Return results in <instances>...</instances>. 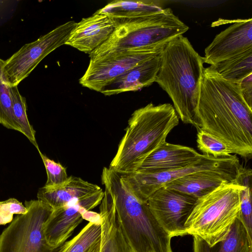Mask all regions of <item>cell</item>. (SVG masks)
<instances>
[{
  "label": "cell",
  "instance_id": "cell-21",
  "mask_svg": "<svg viewBox=\"0 0 252 252\" xmlns=\"http://www.w3.org/2000/svg\"><path fill=\"white\" fill-rule=\"evenodd\" d=\"M193 252H252V239L237 218L226 237L213 246L193 236Z\"/></svg>",
  "mask_w": 252,
  "mask_h": 252
},
{
  "label": "cell",
  "instance_id": "cell-11",
  "mask_svg": "<svg viewBox=\"0 0 252 252\" xmlns=\"http://www.w3.org/2000/svg\"><path fill=\"white\" fill-rule=\"evenodd\" d=\"M197 199L163 186L154 192L147 202L155 219L172 238L187 235L185 224Z\"/></svg>",
  "mask_w": 252,
  "mask_h": 252
},
{
  "label": "cell",
  "instance_id": "cell-28",
  "mask_svg": "<svg viewBox=\"0 0 252 252\" xmlns=\"http://www.w3.org/2000/svg\"><path fill=\"white\" fill-rule=\"evenodd\" d=\"M37 150L44 164L47 175V180L44 186L54 188L64 184L69 177L66 168L60 163L50 159L43 155L39 149Z\"/></svg>",
  "mask_w": 252,
  "mask_h": 252
},
{
  "label": "cell",
  "instance_id": "cell-24",
  "mask_svg": "<svg viewBox=\"0 0 252 252\" xmlns=\"http://www.w3.org/2000/svg\"><path fill=\"white\" fill-rule=\"evenodd\" d=\"M4 61L0 58V124L7 128L22 132L13 114L10 87L3 71Z\"/></svg>",
  "mask_w": 252,
  "mask_h": 252
},
{
  "label": "cell",
  "instance_id": "cell-14",
  "mask_svg": "<svg viewBox=\"0 0 252 252\" xmlns=\"http://www.w3.org/2000/svg\"><path fill=\"white\" fill-rule=\"evenodd\" d=\"M115 28L108 17L96 11L76 23L65 44L90 54L109 37Z\"/></svg>",
  "mask_w": 252,
  "mask_h": 252
},
{
  "label": "cell",
  "instance_id": "cell-9",
  "mask_svg": "<svg viewBox=\"0 0 252 252\" xmlns=\"http://www.w3.org/2000/svg\"><path fill=\"white\" fill-rule=\"evenodd\" d=\"M76 24L71 20L58 26L4 61L3 71L9 86H18L46 56L65 44Z\"/></svg>",
  "mask_w": 252,
  "mask_h": 252
},
{
  "label": "cell",
  "instance_id": "cell-3",
  "mask_svg": "<svg viewBox=\"0 0 252 252\" xmlns=\"http://www.w3.org/2000/svg\"><path fill=\"white\" fill-rule=\"evenodd\" d=\"M179 120L170 103H152L131 115L109 168L120 175L137 171L144 160L166 141Z\"/></svg>",
  "mask_w": 252,
  "mask_h": 252
},
{
  "label": "cell",
  "instance_id": "cell-19",
  "mask_svg": "<svg viewBox=\"0 0 252 252\" xmlns=\"http://www.w3.org/2000/svg\"><path fill=\"white\" fill-rule=\"evenodd\" d=\"M101 189L82 179L70 176L63 185L54 188L43 186L38 189L37 197L52 209L63 207L76 200L91 195Z\"/></svg>",
  "mask_w": 252,
  "mask_h": 252
},
{
  "label": "cell",
  "instance_id": "cell-25",
  "mask_svg": "<svg viewBox=\"0 0 252 252\" xmlns=\"http://www.w3.org/2000/svg\"><path fill=\"white\" fill-rule=\"evenodd\" d=\"M9 87L13 102L14 116L21 127L22 133L38 150L39 147L35 136V131L30 124L27 114L26 98L20 94L17 86Z\"/></svg>",
  "mask_w": 252,
  "mask_h": 252
},
{
  "label": "cell",
  "instance_id": "cell-23",
  "mask_svg": "<svg viewBox=\"0 0 252 252\" xmlns=\"http://www.w3.org/2000/svg\"><path fill=\"white\" fill-rule=\"evenodd\" d=\"M223 78L236 84L252 74V50L211 65Z\"/></svg>",
  "mask_w": 252,
  "mask_h": 252
},
{
  "label": "cell",
  "instance_id": "cell-26",
  "mask_svg": "<svg viewBox=\"0 0 252 252\" xmlns=\"http://www.w3.org/2000/svg\"><path fill=\"white\" fill-rule=\"evenodd\" d=\"M240 178L245 188L240 196V209L238 219L245 227L250 239L252 236V170L243 168Z\"/></svg>",
  "mask_w": 252,
  "mask_h": 252
},
{
  "label": "cell",
  "instance_id": "cell-29",
  "mask_svg": "<svg viewBox=\"0 0 252 252\" xmlns=\"http://www.w3.org/2000/svg\"><path fill=\"white\" fill-rule=\"evenodd\" d=\"M27 211L25 206L15 198L0 201V225L11 222L14 214H24Z\"/></svg>",
  "mask_w": 252,
  "mask_h": 252
},
{
  "label": "cell",
  "instance_id": "cell-17",
  "mask_svg": "<svg viewBox=\"0 0 252 252\" xmlns=\"http://www.w3.org/2000/svg\"><path fill=\"white\" fill-rule=\"evenodd\" d=\"M159 52L126 71L100 92L105 95L137 91L155 82L160 63Z\"/></svg>",
  "mask_w": 252,
  "mask_h": 252
},
{
  "label": "cell",
  "instance_id": "cell-8",
  "mask_svg": "<svg viewBox=\"0 0 252 252\" xmlns=\"http://www.w3.org/2000/svg\"><path fill=\"white\" fill-rule=\"evenodd\" d=\"M242 166L236 156L216 158L203 154L200 159L183 168L158 172L137 170L121 176L123 183L130 191L141 201L147 202L158 189L188 175L205 170L230 169Z\"/></svg>",
  "mask_w": 252,
  "mask_h": 252
},
{
  "label": "cell",
  "instance_id": "cell-30",
  "mask_svg": "<svg viewBox=\"0 0 252 252\" xmlns=\"http://www.w3.org/2000/svg\"><path fill=\"white\" fill-rule=\"evenodd\" d=\"M239 88L244 99L249 107L252 108V74L241 81Z\"/></svg>",
  "mask_w": 252,
  "mask_h": 252
},
{
  "label": "cell",
  "instance_id": "cell-13",
  "mask_svg": "<svg viewBox=\"0 0 252 252\" xmlns=\"http://www.w3.org/2000/svg\"><path fill=\"white\" fill-rule=\"evenodd\" d=\"M205 48L204 63L214 65L252 50V19H237Z\"/></svg>",
  "mask_w": 252,
  "mask_h": 252
},
{
  "label": "cell",
  "instance_id": "cell-16",
  "mask_svg": "<svg viewBox=\"0 0 252 252\" xmlns=\"http://www.w3.org/2000/svg\"><path fill=\"white\" fill-rule=\"evenodd\" d=\"M203 156L192 148L165 141L144 160L137 170L158 172L183 168Z\"/></svg>",
  "mask_w": 252,
  "mask_h": 252
},
{
  "label": "cell",
  "instance_id": "cell-15",
  "mask_svg": "<svg viewBox=\"0 0 252 252\" xmlns=\"http://www.w3.org/2000/svg\"><path fill=\"white\" fill-rule=\"evenodd\" d=\"M243 168L242 166L230 169L199 171L174 180L164 187L198 199L212 191L223 183L236 179Z\"/></svg>",
  "mask_w": 252,
  "mask_h": 252
},
{
  "label": "cell",
  "instance_id": "cell-5",
  "mask_svg": "<svg viewBox=\"0 0 252 252\" xmlns=\"http://www.w3.org/2000/svg\"><path fill=\"white\" fill-rule=\"evenodd\" d=\"M240 173L235 180L223 183L197 199L185 224L187 235L198 236L210 246L226 237L240 212L241 193L245 188Z\"/></svg>",
  "mask_w": 252,
  "mask_h": 252
},
{
  "label": "cell",
  "instance_id": "cell-12",
  "mask_svg": "<svg viewBox=\"0 0 252 252\" xmlns=\"http://www.w3.org/2000/svg\"><path fill=\"white\" fill-rule=\"evenodd\" d=\"M103 196L101 189L91 195L52 209L44 226L47 244L54 249L63 245L83 221L85 214L100 204Z\"/></svg>",
  "mask_w": 252,
  "mask_h": 252
},
{
  "label": "cell",
  "instance_id": "cell-20",
  "mask_svg": "<svg viewBox=\"0 0 252 252\" xmlns=\"http://www.w3.org/2000/svg\"><path fill=\"white\" fill-rule=\"evenodd\" d=\"M101 236L100 252H126V240L118 221L114 204L105 189L100 204Z\"/></svg>",
  "mask_w": 252,
  "mask_h": 252
},
{
  "label": "cell",
  "instance_id": "cell-7",
  "mask_svg": "<svg viewBox=\"0 0 252 252\" xmlns=\"http://www.w3.org/2000/svg\"><path fill=\"white\" fill-rule=\"evenodd\" d=\"M25 206L27 212L17 215L0 235V252H55L44 233L52 208L38 199L25 201Z\"/></svg>",
  "mask_w": 252,
  "mask_h": 252
},
{
  "label": "cell",
  "instance_id": "cell-1",
  "mask_svg": "<svg viewBox=\"0 0 252 252\" xmlns=\"http://www.w3.org/2000/svg\"><path fill=\"white\" fill-rule=\"evenodd\" d=\"M196 117L197 130L220 139L232 154L252 158V108L239 84L226 80L211 65L203 70Z\"/></svg>",
  "mask_w": 252,
  "mask_h": 252
},
{
  "label": "cell",
  "instance_id": "cell-6",
  "mask_svg": "<svg viewBox=\"0 0 252 252\" xmlns=\"http://www.w3.org/2000/svg\"><path fill=\"white\" fill-rule=\"evenodd\" d=\"M189 29L171 8H164L148 18L116 27L109 37L89 56L91 58L164 45Z\"/></svg>",
  "mask_w": 252,
  "mask_h": 252
},
{
  "label": "cell",
  "instance_id": "cell-18",
  "mask_svg": "<svg viewBox=\"0 0 252 252\" xmlns=\"http://www.w3.org/2000/svg\"><path fill=\"white\" fill-rule=\"evenodd\" d=\"M164 9L160 1L116 0L96 12L108 17L115 27L148 18Z\"/></svg>",
  "mask_w": 252,
  "mask_h": 252
},
{
  "label": "cell",
  "instance_id": "cell-2",
  "mask_svg": "<svg viewBox=\"0 0 252 252\" xmlns=\"http://www.w3.org/2000/svg\"><path fill=\"white\" fill-rule=\"evenodd\" d=\"M202 57L180 35L164 45L155 82L166 92L179 119L196 128V111L204 70Z\"/></svg>",
  "mask_w": 252,
  "mask_h": 252
},
{
  "label": "cell",
  "instance_id": "cell-10",
  "mask_svg": "<svg viewBox=\"0 0 252 252\" xmlns=\"http://www.w3.org/2000/svg\"><path fill=\"white\" fill-rule=\"evenodd\" d=\"M164 45L91 58L85 73L79 79V83L83 87L100 92L126 71L160 52Z\"/></svg>",
  "mask_w": 252,
  "mask_h": 252
},
{
  "label": "cell",
  "instance_id": "cell-27",
  "mask_svg": "<svg viewBox=\"0 0 252 252\" xmlns=\"http://www.w3.org/2000/svg\"><path fill=\"white\" fill-rule=\"evenodd\" d=\"M197 147L204 155L214 158L229 157L232 153L222 141L210 133L201 129L197 130Z\"/></svg>",
  "mask_w": 252,
  "mask_h": 252
},
{
  "label": "cell",
  "instance_id": "cell-31",
  "mask_svg": "<svg viewBox=\"0 0 252 252\" xmlns=\"http://www.w3.org/2000/svg\"><path fill=\"white\" fill-rule=\"evenodd\" d=\"M126 252H135L130 247L128 243L126 241Z\"/></svg>",
  "mask_w": 252,
  "mask_h": 252
},
{
  "label": "cell",
  "instance_id": "cell-4",
  "mask_svg": "<svg viewBox=\"0 0 252 252\" xmlns=\"http://www.w3.org/2000/svg\"><path fill=\"white\" fill-rule=\"evenodd\" d=\"M101 182L112 198L123 233L135 252H173L171 237L155 219L147 202L130 191L121 175L105 167Z\"/></svg>",
  "mask_w": 252,
  "mask_h": 252
},
{
  "label": "cell",
  "instance_id": "cell-22",
  "mask_svg": "<svg viewBox=\"0 0 252 252\" xmlns=\"http://www.w3.org/2000/svg\"><path fill=\"white\" fill-rule=\"evenodd\" d=\"M100 221H90L55 252H100Z\"/></svg>",
  "mask_w": 252,
  "mask_h": 252
}]
</instances>
